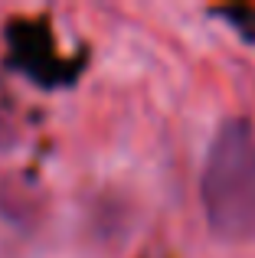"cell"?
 <instances>
[{
    "label": "cell",
    "instance_id": "obj_1",
    "mask_svg": "<svg viewBox=\"0 0 255 258\" xmlns=\"http://www.w3.org/2000/svg\"><path fill=\"white\" fill-rule=\"evenodd\" d=\"M200 200L210 232L223 242H255V131L249 121L229 118L206 151Z\"/></svg>",
    "mask_w": 255,
    "mask_h": 258
},
{
    "label": "cell",
    "instance_id": "obj_2",
    "mask_svg": "<svg viewBox=\"0 0 255 258\" xmlns=\"http://www.w3.org/2000/svg\"><path fill=\"white\" fill-rule=\"evenodd\" d=\"M13 147H17V127H13V121L0 111V154L13 151Z\"/></svg>",
    "mask_w": 255,
    "mask_h": 258
}]
</instances>
